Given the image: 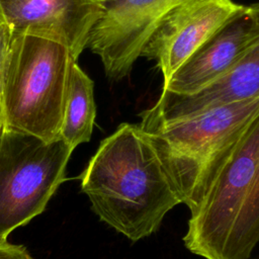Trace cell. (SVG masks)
Here are the masks:
<instances>
[{
	"label": "cell",
	"mask_w": 259,
	"mask_h": 259,
	"mask_svg": "<svg viewBox=\"0 0 259 259\" xmlns=\"http://www.w3.org/2000/svg\"><path fill=\"white\" fill-rule=\"evenodd\" d=\"M80 179L95 214L132 242L156 233L181 203L139 123L122 122L102 140Z\"/></svg>",
	"instance_id": "1"
},
{
	"label": "cell",
	"mask_w": 259,
	"mask_h": 259,
	"mask_svg": "<svg viewBox=\"0 0 259 259\" xmlns=\"http://www.w3.org/2000/svg\"><path fill=\"white\" fill-rule=\"evenodd\" d=\"M182 240L204 259H248L259 243V112L190 212Z\"/></svg>",
	"instance_id": "2"
},
{
	"label": "cell",
	"mask_w": 259,
	"mask_h": 259,
	"mask_svg": "<svg viewBox=\"0 0 259 259\" xmlns=\"http://www.w3.org/2000/svg\"><path fill=\"white\" fill-rule=\"evenodd\" d=\"M258 112L259 96L171 121L141 119L175 193L190 212Z\"/></svg>",
	"instance_id": "3"
},
{
	"label": "cell",
	"mask_w": 259,
	"mask_h": 259,
	"mask_svg": "<svg viewBox=\"0 0 259 259\" xmlns=\"http://www.w3.org/2000/svg\"><path fill=\"white\" fill-rule=\"evenodd\" d=\"M77 59L62 42L35 34L11 36L0 94L2 128L60 139Z\"/></svg>",
	"instance_id": "4"
},
{
	"label": "cell",
	"mask_w": 259,
	"mask_h": 259,
	"mask_svg": "<svg viewBox=\"0 0 259 259\" xmlns=\"http://www.w3.org/2000/svg\"><path fill=\"white\" fill-rule=\"evenodd\" d=\"M74 150L62 139L45 142L3 130L0 135V241L40 214L66 180Z\"/></svg>",
	"instance_id": "5"
},
{
	"label": "cell",
	"mask_w": 259,
	"mask_h": 259,
	"mask_svg": "<svg viewBox=\"0 0 259 259\" xmlns=\"http://www.w3.org/2000/svg\"><path fill=\"white\" fill-rule=\"evenodd\" d=\"M186 0H104L102 16L93 26L87 47L97 55L106 76L126 77L161 19Z\"/></svg>",
	"instance_id": "6"
},
{
	"label": "cell",
	"mask_w": 259,
	"mask_h": 259,
	"mask_svg": "<svg viewBox=\"0 0 259 259\" xmlns=\"http://www.w3.org/2000/svg\"><path fill=\"white\" fill-rule=\"evenodd\" d=\"M245 5L233 0H186L158 23L140 57L155 61L167 82L218 29Z\"/></svg>",
	"instance_id": "7"
},
{
	"label": "cell",
	"mask_w": 259,
	"mask_h": 259,
	"mask_svg": "<svg viewBox=\"0 0 259 259\" xmlns=\"http://www.w3.org/2000/svg\"><path fill=\"white\" fill-rule=\"evenodd\" d=\"M103 11V0H0V21L11 36L27 33L53 38L77 60Z\"/></svg>",
	"instance_id": "8"
},
{
	"label": "cell",
	"mask_w": 259,
	"mask_h": 259,
	"mask_svg": "<svg viewBox=\"0 0 259 259\" xmlns=\"http://www.w3.org/2000/svg\"><path fill=\"white\" fill-rule=\"evenodd\" d=\"M259 34V20L250 5L229 19L163 83L162 91L191 95L225 76Z\"/></svg>",
	"instance_id": "9"
},
{
	"label": "cell",
	"mask_w": 259,
	"mask_h": 259,
	"mask_svg": "<svg viewBox=\"0 0 259 259\" xmlns=\"http://www.w3.org/2000/svg\"><path fill=\"white\" fill-rule=\"evenodd\" d=\"M259 20V3L251 4ZM259 96V34L235 66L221 79L191 95L162 91L151 107L140 113L153 121H171L193 116L224 104Z\"/></svg>",
	"instance_id": "10"
},
{
	"label": "cell",
	"mask_w": 259,
	"mask_h": 259,
	"mask_svg": "<svg viewBox=\"0 0 259 259\" xmlns=\"http://www.w3.org/2000/svg\"><path fill=\"white\" fill-rule=\"evenodd\" d=\"M93 89V81L76 63L72 71L60 133V139L72 150L91 139L96 116Z\"/></svg>",
	"instance_id": "11"
},
{
	"label": "cell",
	"mask_w": 259,
	"mask_h": 259,
	"mask_svg": "<svg viewBox=\"0 0 259 259\" xmlns=\"http://www.w3.org/2000/svg\"><path fill=\"white\" fill-rule=\"evenodd\" d=\"M11 42V32L8 26L0 21V94L3 84V79L7 67L8 54Z\"/></svg>",
	"instance_id": "12"
},
{
	"label": "cell",
	"mask_w": 259,
	"mask_h": 259,
	"mask_svg": "<svg viewBox=\"0 0 259 259\" xmlns=\"http://www.w3.org/2000/svg\"><path fill=\"white\" fill-rule=\"evenodd\" d=\"M0 259H33L26 248L6 241H0Z\"/></svg>",
	"instance_id": "13"
},
{
	"label": "cell",
	"mask_w": 259,
	"mask_h": 259,
	"mask_svg": "<svg viewBox=\"0 0 259 259\" xmlns=\"http://www.w3.org/2000/svg\"><path fill=\"white\" fill-rule=\"evenodd\" d=\"M2 132V121H1V114H0V135Z\"/></svg>",
	"instance_id": "14"
},
{
	"label": "cell",
	"mask_w": 259,
	"mask_h": 259,
	"mask_svg": "<svg viewBox=\"0 0 259 259\" xmlns=\"http://www.w3.org/2000/svg\"><path fill=\"white\" fill-rule=\"evenodd\" d=\"M103 1H104V0H103Z\"/></svg>",
	"instance_id": "15"
}]
</instances>
